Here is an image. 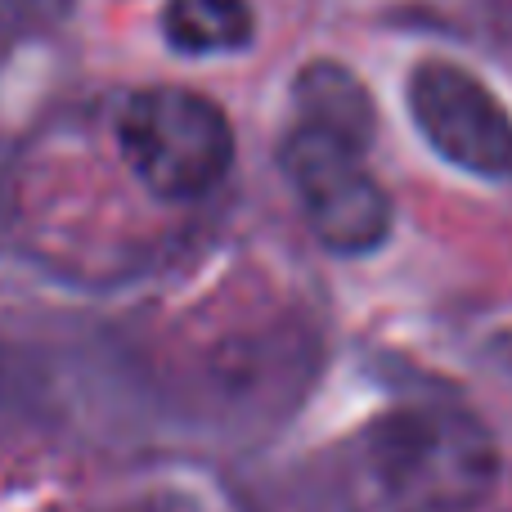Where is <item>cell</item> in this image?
<instances>
[{
  "label": "cell",
  "instance_id": "1",
  "mask_svg": "<svg viewBox=\"0 0 512 512\" xmlns=\"http://www.w3.org/2000/svg\"><path fill=\"white\" fill-rule=\"evenodd\" d=\"M373 477L400 512H472L499 477V450L472 414L418 405L378 423Z\"/></svg>",
  "mask_w": 512,
  "mask_h": 512
},
{
  "label": "cell",
  "instance_id": "2",
  "mask_svg": "<svg viewBox=\"0 0 512 512\" xmlns=\"http://www.w3.org/2000/svg\"><path fill=\"white\" fill-rule=\"evenodd\" d=\"M364 149V135L315 117H301L279 149L283 176L310 230L333 252H369L391 230V203L364 167Z\"/></svg>",
  "mask_w": 512,
  "mask_h": 512
},
{
  "label": "cell",
  "instance_id": "3",
  "mask_svg": "<svg viewBox=\"0 0 512 512\" xmlns=\"http://www.w3.org/2000/svg\"><path fill=\"white\" fill-rule=\"evenodd\" d=\"M122 158L158 198H198L225 180L234 162V131L212 99L158 86L135 95L117 122Z\"/></svg>",
  "mask_w": 512,
  "mask_h": 512
},
{
  "label": "cell",
  "instance_id": "4",
  "mask_svg": "<svg viewBox=\"0 0 512 512\" xmlns=\"http://www.w3.org/2000/svg\"><path fill=\"white\" fill-rule=\"evenodd\" d=\"M409 113L445 162L486 180H512V117L468 68L423 63L409 77Z\"/></svg>",
  "mask_w": 512,
  "mask_h": 512
},
{
  "label": "cell",
  "instance_id": "5",
  "mask_svg": "<svg viewBox=\"0 0 512 512\" xmlns=\"http://www.w3.org/2000/svg\"><path fill=\"white\" fill-rule=\"evenodd\" d=\"M167 41L185 54H230L252 41L248 0H167Z\"/></svg>",
  "mask_w": 512,
  "mask_h": 512
},
{
  "label": "cell",
  "instance_id": "6",
  "mask_svg": "<svg viewBox=\"0 0 512 512\" xmlns=\"http://www.w3.org/2000/svg\"><path fill=\"white\" fill-rule=\"evenodd\" d=\"M72 5H77V0H0V9H5L14 23L36 27V32L63 23V18L72 14Z\"/></svg>",
  "mask_w": 512,
  "mask_h": 512
}]
</instances>
